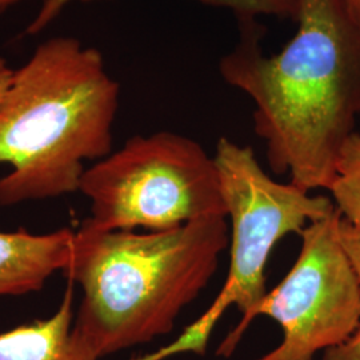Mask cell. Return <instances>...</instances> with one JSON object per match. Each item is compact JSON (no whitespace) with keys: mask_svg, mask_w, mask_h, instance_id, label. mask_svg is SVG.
I'll return each instance as SVG.
<instances>
[{"mask_svg":"<svg viewBox=\"0 0 360 360\" xmlns=\"http://www.w3.org/2000/svg\"><path fill=\"white\" fill-rule=\"evenodd\" d=\"M295 35L266 55L264 28L239 20L240 37L219 74L254 103V129L276 175L304 191L328 190L360 117V27L343 0H296Z\"/></svg>","mask_w":360,"mask_h":360,"instance_id":"obj_1","label":"cell"},{"mask_svg":"<svg viewBox=\"0 0 360 360\" xmlns=\"http://www.w3.org/2000/svg\"><path fill=\"white\" fill-rule=\"evenodd\" d=\"M229 245L224 217L147 232L99 231L83 221L63 270L83 292L75 331L99 358L169 334Z\"/></svg>","mask_w":360,"mask_h":360,"instance_id":"obj_2","label":"cell"},{"mask_svg":"<svg viewBox=\"0 0 360 360\" xmlns=\"http://www.w3.org/2000/svg\"><path fill=\"white\" fill-rule=\"evenodd\" d=\"M120 86L79 39L39 44L0 101V206L79 191L84 160L112 153Z\"/></svg>","mask_w":360,"mask_h":360,"instance_id":"obj_3","label":"cell"},{"mask_svg":"<svg viewBox=\"0 0 360 360\" xmlns=\"http://www.w3.org/2000/svg\"><path fill=\"white\" fill-rule=\"evenodd\" d=\"M79 191L91 202L84 221L99 231H166L227 218L214 156L171 131L129 138L84 171Z\"/></svg>","mask_w":360,"mask_h":360,"instance_id":"obj_4","label":"cell"},{"mask_svg":"<svg viewBox=\"0 0 360 360\" xmlns=\"http://www.w3.org/2000/svg\"><path fill=\"white\" fill-rule=\"evenodd\" d=\"M214 159L230 219V267L214 303L168 346L172 355H205L211 331L231 306L245 319L269 291L266 269L275 245L290 233L300 236L309 223L336 210L326 195L272 179L250 146L220 138Z\"/></svg>","mask_w":360,"mask_h":360,"instance_id":"obj_5","label":"cell"},{"mask_svg":"<svg viewBox=\"0 0 360 360\" xmlns=\"http://www.w3.org/2000/svg\"><path fill=\"white\" fill-rule=\"evenodd\" d=\"M340 218L336 208L309 223L291 270L221 342L219 356H231L259 315L282 327L283 342L257 360H312L359 328L360 285L339 240Z\"/></svg>","mask_w":360,"mask_h":360,"instance_id":"obj_6","label":"cell"},{"mask_svg":"<svg viewBox=\"0 0 360 360\" xmlns=\"http://www.w3.org/2000/svg\"><path fill=\"white\" fill-rule=\"evenodd\" d=\"M74 231L49 233L0 231V297L40 291L58 271L65 269Z\"/></svg>","mask_w":360,"mask_h":360,"instance_id":"obj_7","label":"cell"},{"mask_svg":"<svg viewBox=\"0 0 360 360\" xmlns=\"http://www.w3.org/2000/svg\"><path fill=\"white\" fill-rule=\"evenodd\" d=\"M74 284L49 319L22 324L0 334V360H99L74 328Z\"/></svg>","mask_w":360,"mask_h":360,"instance_id":"obj_8","label":"cell"},{"mask_svg":"<svg viewBox=\"0 0 360 360\" xmlns=\"http://www.w3.org/2000/svg\"><path fill=\"white\" fill-rule=\"evenodd\" d=\"M72 1H94V0H40L35 18L30 22L26 32L38 35L44 28L55 22ZM202 4L219 7L231 11L238 20H257L260 16H275L291 19L295 22L296 0H195Z\"/></svg>","mask_w":360,"mask_h":360,"instance_id":"obj_9","label":"cell"},{"mask_svg":"<svg viewBox=\"0 0 360 360\" xmlns=\"http://www.w3.org/2000/svg\"><path fill=\"white\" fill-rule=\"evenodd\" d=\"M342 218L360 229V132H354L343 146L336 172L327 190Z\"/></svg>","mask_w":360,"mask_h":360,"instance_id":"obj_10","label":"cell"},{"mask_svg":"<svg viewBox=\"0 0 360 360\" xmlns=\"http://www.w3.org/2000/svg\"><path fill=\"white\" fill-rule=\"evenodd\" d=\"M339 240L343 247L351 267L355 272L360 285V229L351 224L346 219L339 221Z\"/></svg>","mask_w":360,"mask_h":360,"instance_id":"obj_11","label":"cell"},{"mask_svg":"<svg viewBox=\"0 0 360 360\" xmlns=\"http://www.w3.org/2000/svg\"><path fill=\"white\" fill-rule=\"evenodd\" d=\"M323 360H360V327L343 343L326 349Z\"/></svg>","mask_w":360,"mask_h":360,"instance_id":"obj_12","label":"cell"},{"mask_svg":"<svg viewBox=\"0 0 360 360\" xmlns=\"http://www.w3.org/2000/svg\"><path fill=\"white\" fill-rule=\"evenodd\" d=\"M13 75V68L7 65V62L0 56V101H1V98L4 96L6 91L8 89Z\"/></svg>","mask_w":360,"mask_h":360,"instance_id":"obj_13","label":"cell"},{"mask_svg":"<svg viewBox=\"0 0 360 360\" xmlns=\"http://www.w3.org/2000/svg\"><path fill=\"white\" fill-rule=\"evenodd\" d=\"M343 1L347 7L348 13L360 27V0H343Z\"/></svg>","mask_w":360,"mask_h":360,"instance_id":"obj_14","label":"cell"},{"mask_svg":"<svg viewBox=\"0 0 360 360\" xmlns=\"http://www.w3.org/2000/svg\"><path fill=\"white\" fill-rule=\"evenodd\" d=\"M19 1H22V0H0V13H3L4 10H7L8 7H11Z\"/></svg>","mask_w":360,"mask_h":360,"instance_id":"obj_15","label":"cell"}]
</instances>
